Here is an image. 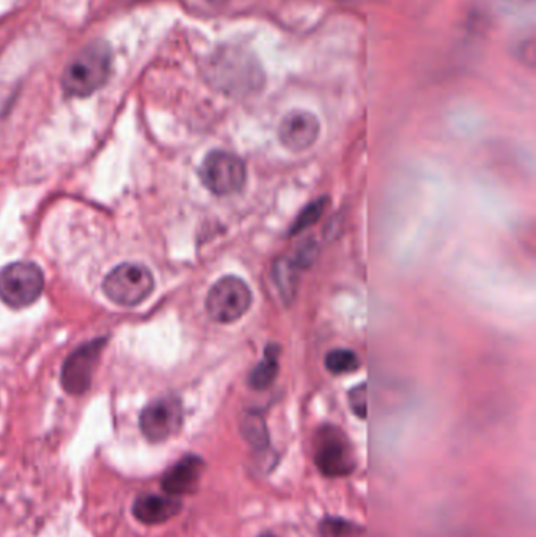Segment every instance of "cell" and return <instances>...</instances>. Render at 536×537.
I'll use <instances>...</instances> for the list:
<instances>
[{"mask_svg":"<svg viewBox=\"0 0 536 537\" xmlns=\"http://www.w3.org/2000/svg\"><path fill=\"white\" fill-rule=\"evenodd\" d=\"M205 76L211 86L233 98H246L262 90L264 71L247 49L223 46L211 55Z\"/></svg>","mask_w":536,"mask_h":537,"instance_id":"obj_1","label":"cell"},{"mask_svg":"<svg viewBox=\"0 0 536 537\" xmlns=\"http://www.w3.org/2000/svg\"><path fill=\"white\" fill-rule=\"evenodd\" d=\"M205 472V460L196 454H186L163 473L161 487L167 495L183 497L198 489Z\"/></svg>","mask_w":536,"mask_h":537,"instance_id":"obj_11","label":"cell"},{"mask_svg":"<svg viewBox=\"0 0 536 537\" xmlns=\"http://www.w3.org/2000/svg\"><path fill=\"white\" fill-rule=\"evenodd\" d=\"M105 346V338L90 341L66 359L62 368V385L68 393L84 394L90 388L95 368Z\"/></svg>","mask_w":536,"mask_h":537,"instance_id":"obj_9","label":"cell"},{"mask_svg":"<svg viewBox=\"0 0 536 537\" xmlns=\"http://www.w3.org/2000/svg\"><path fill=\"white\" fill-rule=\"evenodd\" d=\"M183 509V503L178 497L172 495H144L132 505V514L138 522L145 525H161L169 522Z\"/></svg>","mask_w":536,"mask_h":537,"instance_id":"obj_12","label":"cell"},{"mask_svg":"<svg viewBox=\"0 0 536 537\" xmlns=\"http://www.w3.org/2000/svg\"><path fill=\"white\" fill-rule=\"evenodd\" d=\"M45 289L43 270L30 261L13 262L0 270V301L12 309H24Z\"/></svg>","mask_w":536,"mask_h":537,"instance_id":"obj_5","label":"cell"},{"mask_svg":"<svg viewBox=\"0 0 536 537\" xmlns=\"http://www.w3.org/2000/svg\"><path fill=\"white\" fill-rule=\"evenodd\" d=\"M252 305V291L238 277H223L206 295V311L216 322L231 324L241 319Z\"/></svg>","mask_w":536,"mask_h":537,"instance_id":"obj_7","label":"cell"},{"mask_svg":"<svg viewBox=\"0 0 536 537\" xmlns=\"http://www.w3.org/2000/svg\"><path fill=\"white\" fill-rule=\"evenodd\" d=\"M348 400H349V407L353 410L354 415L360 419L366 418V412H368V400H366V384H360L357 387H354L349 393H348Z\"/></svg>","mask_w":536,"mask_h":537,"instance_id":"obj_19","label":"cell"},{"mask_svg":"<svg viewBox=\"0 0 536 537\" xmlns=\"http://www.w3.org/2000/svg\"><path fill=\"white\" fill-rule=\"evenodd\" d=\"M112 71V51L105 41L84 47L66 66L62 87L68 96L86 98L105 86Z\"/></svg>","mask_w":536,"mask_h":537,"instance_id":"obj_2","label":"cell"},{"mask_svg":"<svg viewBox=\"0 0 536 537\" xmlns=\"http://www.w3.org/2000/svg\"><path fill=\"white\" fill-rule=\"evenodd\" d=\"M327 371L329 373L348 374L356 373L360 367L359 355L356 354L351 349H334L326 355Z\"/></svg>","mask_w":536,"mask_h":537,"instance_id":"obj_14","label":"cell"},{"mask_svg":"<svg viewBox=\"0 0 536 537\" xmlns=\"http://www.w3.org/2000/svg\"><path fill=\"white\" fill-rule=\"evenodd\" d=\"M258 537H277L275 536V534H272V533H263V534H260V536Z\"/></svg>","mask_w":536,"mask_h":537,"instance_id":"obj_21","label":"cell"},{"mask_svg":"<svg viewBox=\"0 0 536 537\" xmlns=\"http://www.w3.org/2000/svg\"><path fill=\"white\" fill-rule=\"evenodd\" d=\"M324 210H326V200H322V198L318 202L308 204L307 208L302 211L301 214L296 219L295 225L291 227V235L304 231V229L318 222Z\"/></svg>","mask_w":536,"mask_h":537,"instance_id":"obj_18","label":"cell"},{"mask_svg":"<svg viewBox=\"0 0 536 537\" xmlns=\"http://www.w3.org/2000/svg\"><path fill=\"white\" fill-rule=\"evenodd\" d=\"M314 466L326 478H345L356 472L357 458L340 427H320L314 440Z\"/></svg>","mask_w":536,"mask_h":537,"instance_id":"obj_3","label":"cell"},{"mask_svg":"<svg viewBox=\"0 0 536 537\" xmlns=\"http://www.w3.org/2000/svg\"><path fill=\"white\" fill-rule=\"evenodd\" d=\"M155 289L150 268L138 262H125L113 268L103 282V291L109 301L121 307L138 305Z\"/></svg>","mask_w":536,"mask_h":537,"instance_id":"obj_4","label":"cell"},{"mask_svg":"<svg viewBox=\"0 0 536 537\" xmlns=\"http://www.w3.org/2000/svg\"><path fill=\"white\" fill-rule=\"evenodd\" d=\"M184 410L177 396H163L150 402L140 413V431L147 440L161 443L180 433L183 426Z\"/></svg>","mask_w":536,"mask_h":537,"instance_id":"obj_8","label":"cell"},{"mask_svg":"<svg viewBox=\"0 0 536 537\" xmlns=\"http://www.w3.org/2000/svg\"><path fill=\"white\" fill-rule=\"evenodd\" d=\"M296 266L295 261L281 260V264H275V282L281 288L283 297H293L296 291Z\"/></svg>","mask_w":536,"mask_h":537,"instance_id":"obj_17","label":"cell"},{"mask_svg":"<svg viewBox=\"0 0 536 537\" xmlns=\"http://www.w3.org/2000/svg\"><path fill=\"white\" fill-rule=\"evenodd\" d=\"M208 4H213V5H221L223 2H227V0H206Z\"/></svg>","mask_w":536,"mask_h":537,"instance_id":"obj_20","label":"cell"},{"mask_svg":"<svg viewBox=\"0 0 536 537\" xmlns=\"http://www.w3.org/2000/svg\"><path fill=\"white\" fill-rule=\"evenodd\" d=\"M321 537H357L360 534L359 525L351 524L341 517H326L321 520Z\"/></svg>","mask_w":536,"mask_h":537,"instance_id":"obj_16","label":"cell"},{"mask_svg":"<svg viewBox=\"0 0 536 537\" xmlns=\"http://www.w3.org/2000/svg\"><path fill=\"white\" fill-rule=\"evenodd\" d=\"M320 121L310 112H289L279 126L281 144L293 153H302L312 148L320 137Z\"/></svg>","mask_w":536,"mask_h":537,"instance_id":"obj_10","label":"cell"},{"mask_svg":"<svg viewBox=\"0 0 536 537\" xmlns=\"http://www.w3.org/2000/svg\"><path fill=\"white\" fill-rule=\"evenodd\" d=\"M277 360H279V349L275 348V346H271L268 349V352H266L264 360L260 361L256 365L255 369L250 374V387L254 388V390H258V392L271 387L275 377H277V373H279V363H277Z\"/></svg>","mask_w":536,"mask_h":537,"instance_id":"obj_13","label":"cell"},{"mask_svg":"<svg viewBox=\"0 0 536 537\" xmlns=\"http://www.w3.org/2000/svg\"><path fill=\"white\" fill-rule=\"evenodd\" d=\"M242 434L250 445L255 448L262 450L264 446H268V429L258 413H249L242 421Z\"/></svg>","mask_w":536,"mask_h":537,"instance_id":"obj_15","label":"cell"},{"mask_svg":"<svg viewBox=\"0 0 536 537\" xmlns=\"http://www.w3.org/2000/svg\"><path fill=\"white\" fill-rule=\"evenodd\" d=\"M200 179L214 195H233L244 187L247 179L246 164L229 151H211L200 167Z\"/></svg>","mask_w":536,"mask_h":537,"instance_id":"obj_6","label":"cell"}]
</instances>
